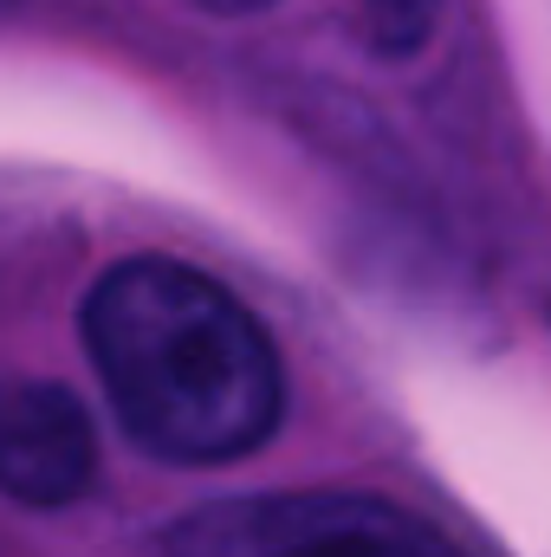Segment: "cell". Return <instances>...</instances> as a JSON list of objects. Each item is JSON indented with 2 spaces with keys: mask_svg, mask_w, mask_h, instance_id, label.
Listing matches in <instances>:
<instances>
[{
  "mask_svg": "<svg viewBox=\"0 0 551 557\" xmlns=\"http://www.w3.org/2000/svg\"><path fill=\"white\" fill-rule=\"evenodd\" d=\"M85 357L118 428L169 467H228L273 441L285 370L260 318L201 267L143 253L85 292Z\"/></svg>",
  "mask_w": 551,
  "mask_h": 557,
  "instance_id": "6da1fadb",
  "label": "cell"
},
{
  "mask_svg": "<svg viewBox=\"0 0 551 557\" xmlns=\"http://www.w3.org/2000/svg\"><path fill=\"white\" fill-rule=\"evenodd\" d=\"M441 20V0H364V26H370V46L383 59H409L428 46Z\"/></svg>",
  "mask_w": 551,
  "mask_h": 557,
  "instance_id": "277c9868",
  "label": "cell"
},
{
  "mask_svg": "<svg viewBox=\"0 0 551 557\" xmlns=\"http://www.w3.org/2000/svg\"><path fill=\"white\" fill-rule=\"evenodd\" d=\"M98 480V428L65 383H13L0 409V486L20 506H72Z\"/></svg>",
  "mask_w": 551,
  "mask_h": 557,
  "instance_id": "3957f363",
  "label": "cell"
},
{
  "mask_svg": "<svg viewBox=\"0 0 551 557\" xmlns=\"http://www.w3.org/2000/svg\"><path fill=\"white\" fill-rule=\"evenodd\" d=\"M195 13H215V20H247V13H267L273 0H188Z\"/></svg>",
  "mask_w": 551,
  "mask_h": 557,
  "instance_id": "5b68a950",
  "label": "cell"
},
{
  "mask_svg": "<svg viewBox=\"0 0 551 557\" xmlns=\"http://www.w3.org/2000/svg\"><path fill=\"white\" fill-rule=\"evenodd\" d=\"M162 557H461L434 525L364 493H254L182 512Z\"/></svg>",
  "mask_w": 551,
  "mask_h": 557,
  "instance_id": "7a4b0ae2",
  "label": "cell"
}]
</instances>
